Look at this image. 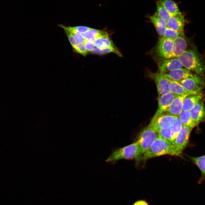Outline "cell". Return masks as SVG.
Wrapping results in <instances>:
<instances>
[{
  "label": "cell",
  "mask_w": 205,
  "mask_h": 205,
  "mask_svg": "<svg viewBox=\"0 0 205 205\" xmlns=\"http://www.w3.org/2000/svg\"><path fill=\"white\" fill-rule=\"evenodd\" d=\"M177 58L185 68L194 71L200 76H205V62L194 46L186 50Z\"/></svg>",
  "instance_id": "cell-1"
},
{
  "label": "cell",
  "mask_w": 205,
  "mask_h": 205,
  "mask_svg": "<svg viewBox=\"0 0 205 205\" xmlns=\"http://www.w3.org/2000/svg\"><path fill=\"white\" fill-rule=\"evenodd\" d=\"M167 155L176 156L172 142L158 137L144 155L141 161L145 162L154 157Z\"/></svg>",
  "instance_id": "cell-2"
},
{
  "label": "cell",
  "mask_w": 205,
  "mask_h": 205,
  "mask_svg": "<svg viewBox=\"0 0 205 205\" xmlns=\"http://www.w3.org/2000/svg\"><path fill=\"white\" fill-rule=\"evenodd\" d=\"M139 153V146L136 141L128 145L112 149L106 162L114 164L122 159H134L136 164L138 161Z\"/></svg>",
  "instance_id": "cell-3"
},
{
  "label": "cell",
  "mask_w": 205,
  "mask_h": 205,
  "mask_svg": "<svg viewBox=\"0 0 205 205\" xmlns=\"http://www.w3.org/2000/svg\"><path fill=\"white\" fill-rule=\"evenodd\" d=\"M158 137V132L148 125L140 132L136 140L139 146V153L136 166L139 165L145 153Z\"/></svg>",
  "instance_id": "cell-4"
},
{
  "label": "cell",
  "mask_w": 205,
  "mask_h": 205,
  "mask_svg": "<svg viewBox=\"0 0 205 205\" xmlns=\"http://www.w3.org/2000/svg\"><path fill=\"white\" fill-rule=\"evenodd\" d=\"M193 128L183 126L179 133L172 142L176 156H180L184 149L189 144V137Z\"/></svg>",
  "instance_id": "cell-5"
},
{
  "label": "cell",
  "mask_w": 205,
  "mask_h": 205,
  "mask_svg": "<svg viewBox=\"0 0 205 205\" xmlns=\"http://www.w3.org/2000/svg\"><path fill=\"white\" fill-rule=\"evenodd\" d=\"M170 79L176 81L187 78L193 79L198 83L204 85V82L200 76L186 68H181L163 73Z\"/></svg>",
  "instance_id": "cell-6"
},
{
  "label": "cell",
  "mask_w": 205,
  "mask_h": 205,
  "mask_svg": "<svg viewBox=\"0 0 205 205\" xmlns=\"http://www.w3.org/2000/svg\"><path fill=\"white\" fill-rule=\"evenodd\" d=\"M174 46V40L160 38L155 49L156 57L160 61L165 59L172 52Z\"/></svg>",
  "instance_id": "cell-7"
},
{
  "label": "cell",
  "mask_w": 205,
  "mask_h": 205,
  "mask_svg": "<svg viewBox=\"0 0 205 205\" xmlns=\"http://www.w3.org/2000/svg\"><path fill=\"white\" fill-rule=\"evenodd\" d=\"M175 116L163 113L156 116H153L148 125L156 131L171 127L173 124Z\"/></svg>",
  "instance_id": "cell-8"
},
{
  "label": "cell",
  "mask_w": 205,
  "mask_h": 205,
  "mask_svg": "<svg viewBox=\"0 0 205 205\" xmlns=\"http://www.w3.org/2000/svg\"><path fill=\"white\" fill-rule=\"evenodd\" d=\"M149 75L155 83L158 96L170 92L169 85L171 80L160 72H151Z\"/></svg>",
  "instance_id": "cell-9"
},
{
  "label": "cell",
  "mask_w": 205,
  "mask_h": 205,
  "mask_svg": "<svg viewBox=\"0 0 205 205\" xmlns=\"http://www.w3.org/2000/svg\"><path fill=\"white\" fill-rule=\"evenodd\" d=\"M159 72L164 73L182 68L183 65L177 58L160 61L158 64Z\"/></svg>",
  "instance_id": "cell-10"
},
{
  "label": "cell",
  "mask_w": 205,
  "mask_h": 205,
  "mask_svg": "<svg viewBox=\"0 0 205 205\" xmlns=\"http://www.w3.org/2000/svg\"><path fill=\"white\" fill-rule=\"evenodd\" d=\"M204 99L198 102L189 111L191 118L196 125L205 121Z\"/></svg>",
  "instance_id": "cell-11"
},
{
  "label": "cell",
  "mask_w": 205,
  "mask_h": 205,
  "mask_svg": "<svg viewBox=\"0 0 205 205\" xmlns=\"http://www.w3.org/2000/svg\"><path fill=\"white\" fill-rule=\"evenodd\" d=\"M177 95L170 92L158 96V107L154 116H157L164 113Z\"/></svg>",
  "instance_id": "cell-12"
},
{
  "label": "cell",
  "mask_w": 205,
  "mask_h": 205,
  "mask_svg": "<svg viewBox=\"0 0 205 205\" xmlns=\"http://www.w3.org/2000/svg\"><path fill=\"white\" fill-rule=\"evenodd\" d=\"M187 46V41L184 35L177 37L174 40L173 48L172 52L165 59L178 58L186 50Z\"/></svg>",
  "instance_id": "cell-13"
},
{
  "label": "cell",
  "mask_w": 205,
  "mask_h": 205,
  "mask_svg": "<svg viewBox=\"0 0 205 205\" xmlns=\"http://www.w3.org/2000/svg\"><path fill=\"white\" fill-rule=\"evenodd\" d=\"M188 95H178L164 113L175 116H179L183 111L184 100Z\"/></svg>",
  "instance_id": "cell-14"
},
{
  "label": "cell",
  "mask_w": 205,
  "mask_h": 205,
  "mask_svg": "<svg viewBox=\"0 0 205 205\" xmlns=\"http://www.w3.org/2000/svg\"><path fill=\"white\" fill-rule=\"evenodd\" d=\"M177 81L191 94H196L201 92L204 86L191 78H187Z\"/></svg>",
  "instance_id": "cell-15"
},
{
  "label": "cell",
  "mask_w": 205,
  "mask_h": 205,
  "mask_svg": "<svg viewBox=\"0 0 205 205\" xmlns=\"http://www.w3.org/2000/svg\"><path fill=\"white\" fill-rule=\"evenodd\" d=\"M185 20L184 16L179 14L171 17L167 21V27L177 31L184 32Z\"/></svg>",
  "instance_id": "cell-16"
},
{
  "label": "cell",
  "mask_w": 205,
  "mask_h": 205,
  "mask_svg": "<svg viewBox=\"0 0 205 205\" xmlns=\"http://www.w3.org/2000/svg\"><path fill=\"white\" fill-rule=\"evenodd\" d=\"M204 94L202 92L196 94L187 95L183 102L182 110L183 111H190L198 102L203 99Z\"/></svg>",
  "instance_id": "cell-17"
},
{
  "label": "cell",
  "mask_w": 205,
  "mask_h": 205,
  "mask_svg": "<svg viewBox=\"0 0 205 205\" xmlns=\"http://www.w3.org/2000/svg\"><path fill=\"white\" fill-rule=\"evenodd\" d=\"M150 18L160 38L162 37L167 28V22L158 15L156 12Z\"/></svg>",
  "instance_id": "cell-18"
},
{
  "label": "cell",
  "mask_w": 205,
  "mask_h": 205,
  "mask_svg": "<svg viewBox=\"0 0 205 205\" xmlns=\"http://www.w3.org/2000/svg\"><path fill=\"white\" fill-rule=\"evenodd\" d=\"M191 162L200 170L201 176L198 183L201 184L205 180V155L198 157L188 156Z\"/></svg>",
  "instance_id": "cell-19"
},
{
  "label": "cell",
  "mask_w": 205,
  "mask_h": 205,
  "mask_svg": "<svg viewBox=\"0 0 205 205\" xmlns=\"http://www.w3.org/2000/svg\"><path fill=\"white\" fill-rule=\"evenodd\" d=\"M82 34L85 40L94 42L96 40L101 38H109L107 33L102 30L91 28Z\"/></svg>",
  "instance_id": "cell-20"
},
{
  "label": "cell",
  "mask_w": 205,
  "mask_h": 205,
  "mask_svg": "<svg viewBox=\"0 0 205 205\" xmlns=\"http://www.w3.org/2000/svg\"><path fill=\"white\" fill-rule=\"evenodd\" d=\"M161 0L165 8L172 16L182 14L177 4L173 0Z\"/></svg>",
  "instance_id": "cell-21"
},
{
  "label": "cell",
  "mask_w": 205,
  "mask_h": 205,
  "mask_svg": "<svg viewBox=\"0 0 205 205\" xmlns=\"http://www.w3.org/2000/svg\"><path fill=\"white\" fill-rule=\"evenodd\" d=\"M170 92L177 95H190L177 81L171 80L169 85Z\"/></svg>",
  "instance_id": "cell-22"
},
{
  "label": "cell",
  "mask_w": 205,
  "mask_h": 205,
  "mask_svg": "<svg viewBox=\"0 0 205 205\" xmlns=\"http://www.w3.org/2000/svg\"><path fill=\"white\" fill-rule=\"evenodd\" d=\"M183 126L193 128L196 125L193 121L189 111L183 110L179 116Z\"/></svg>",
  "instance_id": "cell-23"
},
{
  "label": "cell",
  "mask_w": 205,
  "mask_h": 205,
  "mask_svg": "<svg viewBox=\"0 0 205 205\" xmlns=\"http://www.w3.org/2000/svg\"><path fill=\"white\" fill-rule=\"evenodd\" d=\"M95 46L99 49H104L109 47H116L112 41L109 38H101L96 40L94 41Z\"/></svg>",
  "instance_id": "cell-24"
},
{
  "label": "cell",
  "mask_w": 205,
  "mask_h": 205,
  "mask_svg": "<svg viewBox=\"0 0 205 205\" xmlns=\"http://www.w3.org/2000/svg\"><path fill=\"white\" fill-rule=\"evenodd\" d=\"M155 3L157 7L156 12L167 22L172 15L165 8L161 0L157 1Z\"/></svg>",
  "instance_id": "cell-25"
},
{
  "label": "cell",
  "mask_w": 205,
  "mask_h": 205,
  "mask_svg": "<svg viewBox=\"0 0 205 205\" xmlns=\"http://www.w3.org/2000/svg\"><path fill=\"white\" fill-rule=\"evenodd\" d=\"M182 126L183 125L179 116H175L174 123L170 127L172 142L180 132Z\"/></svg>",
  "instance_id": "cell-26"
},
{
  "label": "cell",
  "mask_w": 205,
  "mask_h": 205,
  "mask_svg": "<svg viewBox=\"0 0 205 205\" xmlns=\"http://www.w3.org/2000/svg\"><path fill=\"white\" fill-rule=\"evenodd\" d=\"M184 35V32L175 30L167 27L162 37L174 40L179 36Z\"/></svg>",
  "instance_id": "cell-27"
},
{
  "label": "cell",
  "mask_w": 205,
  "mask_h": 205,
  "mask_svg": "<svg viewBox=\"0 0 205 205\" xmlns=\"http://www.w3.org/2000/svg\"><path fill=\"white\" fill-rule=\"evenodd\" d=\"M92 53L95 54H103L109 53H114L119 56H122V54L116 47H109L104 49L94 48L91 51Z\"/></svg>",
  "instance_id": "cell-28"
},
{
  "label": "cell",
  "mask_w": 205,
  "mask_h": 205,
  "mask_svg": "<svg viewBox=\"0 0 205 205\" xmlns=\"http://www.w3.org/2000/svg\"><path fill=\"white\" fill-rule=\"evenodd\" d=\"M59 26L63 29L67 30L69 31L75 32L83 34L90 30L91 28L84 26H66L62 24Z\"/></svg>",
  "instance_id": "cell-29"
},
{
  "label": "cell",
  "mask_w": 205,
  "mask_h": 205,
  "mask_svg": "<svg viewBox=\"0 0 205 205\" xmlns=\"http://www.w3.org/2000/svg\"><path fill=\"white\" fill-rule=\"evenodd\" d=\"M158 137L172 142L170 127L160 130L158 131Z\"/></svg>",
  "instance_id": "cell-30"
},
{
  "label": "cell",
  "mask_w": 205,
  "mask_h": 205,
  "mask_svg": "<svg viewBox=\"0 0 205 205\" xmlns=\"http://www.w3.org/2000/svg\"><path fill=\"white\" fill-rule=\"evenodd\" d=\"M72 48L73 51L75 52L84 56L86 55L88 52L83 44H78Z\"/></svg>",
  "instance_id": "cell-31"
},
{
  "label": "cell",
  "mask_w": 205,
  "mask_h": 205,
  "mask_svg": "<svg viewBox=\"0 0 205 205\" xmlns=\"http://www.w3.org/2000/svg\"><path fill=\"white\" fill-rule=\"evenodd\" d=\"M69 31L73 36L75 41L78 44H84L86 40L82 34L77 32Z\"/></svg>",
  "instance_id": "cell-32"
},
{
  "label": "cell",
  "mask_w": 205,
  "mask_h": 205,
  "mask_svg": "<svg viewBox=\"0 0 205 205\" xmlns=\"http://www.w3.org/2000/svg\"><path fill=\"white\" fill-rule=\"evenodd\" d=\"M72 48L78 44L72 34L68 30L64 29Z\"/></svg>",
  "instance_id": "cell-33"
},
{
  "label": "cell",
  "mask_w": 205,
  "mask_h": 205,
  "mask_svg": "<svg viewBox=\"0 0 205 205\" xmlns=\"http://www.w3.org/2000/svg\"><path fill=\"white\" fill-rule=\"evenodd\" d=\"M83 44L88 52H91L95 48L94 42L91 41L86 40Z\"/></svg>",
  "instance_id": "cell-34"
},
{
  "label": "cell",
  "mask_w": 205,
  "mask_h": 205,
  "mask_svg": "<svg viewBox=\"0 0 205 205\" xmlns=\"http://www.w3.org/2000/svg\"><path fill=\"white\" fill-rule=\"evenodd\" d=\"M132 205H149V204L145 201L141 200L136 201Z\"/></svg>",
  "instance_id": "cell-35"
}]
</instances>
